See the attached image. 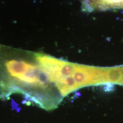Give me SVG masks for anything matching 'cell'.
<instances>
[{
    "instance_id": "obj_1",
    "label": "cell",
    "mask_w": 123,
    "mask_h": 123,
    "mask_svg": "<svg viewBox=\"0 0 123 123\" xmlns=\"http://www.w3.org/2000/svg\"><path fill=\"white\" fill-rule=\"evenodd\" d=\"M18 93L46 111L55 110L64 99L37 58V52L0 44V99Z\"/></svg>"
},
{
    "instance_id": "obj_2",
    "label": "cell",
    "mask_w": 123,
    "mask_h": 123,
    "mask_svg": "<svg viewBox=\"0 0 123 123\" xmlns=\"http://www.w3.org/2000/svg\"><path fill=\"white\" fill-rule=\"evenodd\" d=\"M37 58L63 98L81 88L105 84L107 67L70 62L46 54L37 52Z\"/></svg>"
},
{
    "instance_id": "obj_3",
    "label": "cell",
    "mask_w": 123,
    "mask_h": 123,
    "mask_svg": "<svg viewBox=\"0 0 123 123\" xmlns=\"http://www.w3.org/2000/svg\"><path fill=\"white\" fill-rule=\"evenodd\" d=\"M84 11L106 10L112 9H123V0H81Z\"/></svg>"
}]
</instances>
